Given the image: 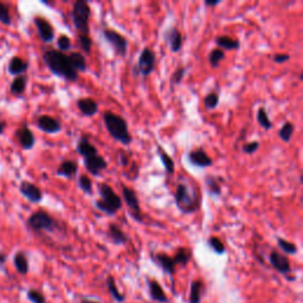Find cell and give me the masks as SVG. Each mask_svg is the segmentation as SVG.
Wrapping results in <instances>:
<instances>
[{"label":"cell","mask_w":303,"mask_h":303,"mask_svg":"<svg viewBox=\"0 0 303 303\" xmlns=\"http://www.w3.org/2000/svg\"><path fill=\"white\" fill-rule=\"evenodd\" d=\"M259 141L257 140H253V141H250V142H245L244 144L242 146V152L246 156H252V154H255L257 150L259 149Z\"/></svg>","instance_id":"obj_45"},{"label":"cell","mask_w":303,"mask_h":303,"mask_svg":"<svg viewBox=\"0 0 303 303\" xmlns=\"http://www.w3.org/2000/svg\"><path fill=\"white\" fill-rule=\"evenodd\" d=\"M121 191H122L123 200H125L126 205L128 207V212L130 214V217H132L135 221H137V223H142L143 221L142 212H141L140 202H139V198H137L136 192L134 191L133 188H130L127 185L123 184V182L121 184Z\"/></svg>","instance_id":"obj_9"},{"label":"cell","mask_w":303,"mask_h":303,"mask_svg":"<svg viewBox=\"0 0 303 303\" xmlns=\"http://www.w3.org/2000/svg\"><path fill=\"white\" fill-rule=\"evenodd\" d=\"M79 44L80 48L82 49L86 55H90L91 48H93V40H91L89 34H79Z\"/></svg>","instance_id":"obj_41"},{"label":"cell","mask_w":303,"mask_h":303,"mask_svg":"<svg viewBox=\"0 0 303 303\" xmlns=\"http://www.w3.org/2000/svg\"><path fill=\"white\" fill-rule=\"evenodd\" d=\"M37 127L47 134H57L62 130V123L50 115H42L37 120Z\"/></svg>","instance_id":"obj_18"},{"label":"cell","mask_w":303,"mask_h":303,"mask_svg":"<svg viewBox=\"0 0 303 303\" xmlns=\"http://www.w3.org/2000/svg\"><path fill=\"white\" fill-rule=\"evenodd\" d=\"M192 259V250L188 248H179L173 256L175 266H180L185 268Z\"/></svg>","instance_id":"obj_31"},{"label":"cell","mask_w":303,"mask_h":303,"mask_svg":"<svg viewBox=\"0 0 303 303\" xmlns=\"http://www.w3.org/2000/svg\"><path fill=\"white\" fill-rule=\"evenodd\" d=\"M77 172H79V164H77V161L68 159L62 161L61 165H59L57 168V171H56V174H57L58 177H63L72 180V179L76 177Z\"/></svg>","instance_id":"obj_21"},{"label":"cell","mask_w":303,"mask_h":303,"mask_svg":"<svg viewBox=\"0 0 303 303\" xmlns=\"http://www.w3.org/2000/svg\"><path fill=\"white\" fill-rule=\"evenodd\" d=\"M205 292V284L200 278L193 280L190 284L188 303H202L203 295Z\"/></svg>","instance_id":"obj_25"},{"label":"cell","mask_w":303,"mask_h":303,"mask_svg":"<svg viewBox=\"0 0 303 303\" xmlns=\"http://www.w3.org/2000/svg\"><path fill=\"white\" fill-rule=\"evenodd\" d=\"M19 191L30 203L38 204L43 200V192H42V190L37 185L32 184V182L22 181L19 186Z\"/></svg>","instance_id":"obj_16"},{"label":"cell","mask_w":303,"mask_h":303,"mask_svg":"<svg viewBox=\"0 0 303 303\" xmlns=\"http://www.w3.org/2000/svg\"><path fill=\"white\" fill-rule=\"evenodd\" d=\"M186 159H187V163L190 165L198 168H207L213 165L212 158L202 147L190 150L187 156H186Z\"/></svg>","instance_id":"obj_11"},{"label":"cell","mask_w":303,"mask_h":303,"mask_svg":"<svg viewBox=\"0 0 303 303\" xmlns=\"http://www.w3.org/2000/svg\"><path fill=\"white\" fill-rule=\"evenodd\" d=\"M0 23L4 24L6 26L11 25L12 24L11 13H10L8 5H5L4 3H0Z\"/></svg>","instance_id":"obj_44"},{"label":"cell","mask_w":303,"mask_h":303,"mask_svg":"<svg viewBox=\"0 0 303 303\" xmlns=\"http://www.w3.org/2000/svg\"><path fill=\"white\" fill-rule=\"evenodd\" d=\"M294 132H295L294 123H291L290 121H287L283 123V126H282L281 129L278 130V136H280V139L283 141V142L288 143L291 141Z\"/></svg>","instance_id":"obj_35"},{"label":"cell","mask_w":303,"mask_h":303,"mask_svg":"<svg viewBox=\"0 0 303 303\" xmlns=\"http://www.w3.org/2000/svg\"><path fill=\"white\" fill-rule=\"evenodd\" d=\"M83 166L86 167V170L89 172L91 175H94V177H98V175H101L102 172H103L104 170H107L108 163L103 157L100 156V154H96V156L84 158Z\"/></svg>","instance_id":"obj_13"},{"label":"cell","mask_w":303,"mask_h":303,"mask_svg":"<svg viewBox=\"0 0 303 303\" xmlns=\"http://www.w3.org/2000/svg\"><path fill=\"white\" fill-rule=\"evenodd\" d=\"M16 136L19 141V144L24 150H31L36 143V137H34L32 130L29 127L24 126L22 128L17 129Z\"/></svg>","instance_id":"obj_20"},{"label":"cell","mask_w":303,"mask_h":303,"mask_svg":"<svg viewBox=\"0 0 303 303\" xmlns=\"http://www.w3.org/2000/svg\"><path fill=\"white\" fill-rule=\"evenodd\" d=\"M207 245H209V248L212 250L214 253H217V255H224L225 252H226V248H225L223 241L219 237H217V236H212V237H210L207 239Z\"/></svg>","instance_id":"obj_39"},{"label":"cell","mask_w":303,"mask_h":303,"mask_svg":"<svg viewBox=\"0 0 303 303\" xmlns=\"http://www.w3.org/2000/svg\"><path fill=\"white\" fill-rule=\"evenodd\" d=\"M107 237L115 245H126L130 241L129 236L115 223H110L108 225Z\"/></svg>","instance_id":"obj_19"},{"label":"cell","mask_w":303,"mask_h":303,"mask_svg":"<svg viewBox=\"0 0 303 303\" xmlns=\"http://www.w3.org/2000/svg\"><path fill=\"white\" fill-rule=\"evenodd\" d=\"M6 258H8V257H6L5 253L3 252V251H0V266H3V264H5Z\"/></svg>","instance_id":"obj_50"},{"label":"cell","mask_w":303,"mask_h":303,"mask_svg":"<svg viewBox=\"0 0 303 303\" xmlns=\"http://www.w3.org/2000/svg\"><path fill=\"white\" fill-rule=\"evenodd\" d=\"M27 225L34 232H47V234H56L61 231L62 226L58 220H56L47 211L38 210L33 212L27 219Z\"/></svg>","instance_id":"obj_5"},{"label":"cell","mask_w":303,"mask_h":303,"mask_svg":"<svg viewBox=\"0 0 303 303\" xmlns=\"http://www.w3.org/2000/svg\"><path fill=\"white\" fill-rule=\"evenodd\" d=\"M256 119H257V122H258V125L262 127L264 130H270L273 128V121H271V119L269 118V114H268L267 109L264 107H260L258 108V110L256 112Z\"/></svg>","instance_id":"obj_34"},{"label":"cell","mask_w":303,"mask_h":303,"mask_svg":"<svg viewBox=\"0 0 303 303\" xmlns=\"http://www.w3.org/2000/svg\"><path fill=\"white\" fill-rule=\"evenodd\" d=\"M214 43H216L218 49H220L224 52L235 51L241 48V42L230 36H225V34H223V36H217L216 40H214Z\"/></svg>","instance_id":"obj_26"},{"label":"cell","mask_w":303,"mask_h":303,"mask_svg":"<svg viewBox=\"0 0 303 303\" xmlns=\"http://www.w3.org/2000/svg\"><path fill=\"white\" fill-rule=\"evenodd\" d=\"M204 104H205V108L209 109V110H213L218 107L219 104V95L217 93H209L204 98Z\"/></svg>","instance_id":"obj_42"},{"label":"cell","mask_w":303,"mask_h":303,"mask_svg":"<svg viewBox=\"0 0 303 303\" xmlns=\"http://www.w3.org/2000/svg\"><path fill=\"white\" fill-rule=\"evenodd\" d=\"M77 184H79V187L83 193H86L88 196H91L94 193L93 190V181L86 174L80 175L79 180H77Z\"/></svg>","instance_id":"obj_40"},{"label":"cell","mask_w":303,"mask_h":303,"mask_svg":"<svg viewBox=\"0 0 303 303\" xmlns=\"http://www.w3.org/2000/svg\"><path fill=\"white\" fill-rule=\"evenodd\" d=\"M34 25L37 27L38 34H40L41 40L44 42V43H51L55 40V30L54 26L51 25L50 22H48L44 17H34L33 19Z\"/></svg>","instance_id":"obj_15"},{"label":"cell","mask_w":303,"mask_h":303,"mask_svg":"<svg viewBox=\"0 0 303 303\" xmlns=\"http://www.w3.org/2000/svg\"><path fill=\"white\" fill-rule=\"evenodd\" d=\"M105 284H107L109 294H110L111 298L114 299L115 302H118V303H123V302H125L126 296H125V294H122V292L119 290L118 284H116V281H115L114 276L109 275V276L107 277V280H105Z\"/></svg>","instance_id":"obj_29"},{"label":"cell","mask_w":303,"mask_h":303,"mask_svg":"<svg viewBox=\"0 0 303 303\" xmlns=\"http://www.w3.org/2000/svg\"><path fill=\"white\" fill-rule=\"evenodd\" d=\"M76 152L83 158V159L84 158H89V157H93V156H96V154H98L97 148L90 142L89 137H88L87 135H84V134L83 135H81L79 141H77Z\"/></svg>","instance_id":"obj_23"},{"label":"cell","mask_w":303,"mask_h":303,"mask_svg":"<svg viewBox=\"0 0 303 303\" xmlns=\"http://www.w3.org/2000/svg\"><path fill=\"white\" fill-rule=\"evenodd\" d=\"M101 33L103 40L114 50L115 55H118L121 58H125L127 54H128V41H127V38L122 36L121 33H119L118 31L111 29H103Z\"/></svg>","instance_id":"obj_7"},{"label":"cell","mask_w":303,"mask_h":303,"mask_svg":"<svg viewBox=\"0 0 303 303\" xmlns=\"http://www.w3.org/2000/svg\"><path fill=\"white\" fill-rule=\"evenodd\" d=\"M161 36H163L164 43L167 45V48L170 49V51L173 52V54H177V52H179L182 49L184 38H182L180 30L177 29L175 26H168L166 30H164Z\"/></svg>","instance_id":"obj_10"},{"label":"cell","mask_w":303,"mask_h":303,"mask_svg":"<svg viewBox=\"0 0 303 303\" xmlns=\"http://www.w3.org/2000/svg\"><path fill=\"white\" fill-rule=\"evenodd\" d=\"M70 65L77 72H84L87 70V59L81 52H71L68 56Z\"/></svg>","instance_id":"obj_30"},{"label":"cell","mask_w":303,"mask_h":303,"mask_svg":"<svg viewBox=\"0 0 303 303\" xmlns=\"http://www.w3.org/2000/svg\"><path fill=\"white\" fill-rule=\"evenodd\" d=\"M76 105L81 111V114L83 116H87V118L95 116L98 112V103L90 97L80 98V100L76 102Z\"/></svg>","instance_id":"obj_24"},{"label":"cell","mask_w":303,"mask_h":303,"mask_svg":"<svg viewBox=\"0 0 303 303\" xmlns=\"http://www.w3.org/2000/svg\"><path fill=\"white\" fill-rule=\"evenodd\" d=\"M157 56L149 48H144L137 59V64L134 68V75H140L142 77H148L156 70Z\"/></svg>","instance_id":"obj_8"},{"label":"cell","mask_w":303,"mask_h":303,"mask_svg":"<svg viewBox=\"0 0 303 303\" xmlns=\"http://www.w3.org/2000/svg\"><path fill=\"white\" fill-rule=\"evenodd\" d=\"M43 61L55 76L61 77L66 82H76L79 80V72L72 69L68 56L63 52L55 49L45 50L43 52Z\"/></svg>","instance_id":"obj_1"},{"label":"cell","mask_w":303,"mask_h":303,"mask_svg":"<svg viewBox=\"0 0 303 303\" xmlns=\"http://www.w3.org/2000/svg\"><path fill=\"white\" fill-rule=\"evenodd\" d=\"M224 59H225V52L218 48L213 49V50L209 54V56H207V61H209V64L212 69L218 68Z\"/></svg>","instance_id":"obj_36"},{"label":"cell","mask_w":303,"mask_h":303,"mask_svg":"<svg viewBox=\"0 0 303 303\" xmlns=\"http://www.w3.org/2000/svg\"><path fill=\"white\" fill-rule=\"evenodd\" d=\"M276 242H277L278 248L283 251L284 255H296L298 251L297 245H296L295 243L287 241V239H284L282 237H276Z\"/></svg>","instance_id":"obj_37"},{"label":"cell","mask_w":303,"mask_h":303,"mask_svg":"<svg viewBox=\"0 0 303 303\" xmlns=\"http://www.w3.org/2000/svg\"><path fill=\"white\" fill-rule=\"evenodd\" d=\"M205 187H206V192L207 195L210 197H212V198H219L221 196V193H223V180H221L220 178L216 177V175H206L205 177Z\"/></svg>","instance_id":"obj_22"},{"label":"cell","mask_w":303,"mask_h":303,"mask_svg":"<svg viewBox=\"0 0 303 303\" xmlns=\"http://www.w3.org/2000/svg\"><path fill=\"white\" fill-rule=\"evenodd\" d=\"M72 47V43H71V40L68 36H65V34H62V36L58 37L57 40V48H58V51H61L64 54V52L69 51L70 49Z\"/></svg>","instance_id":"obj_46"},{"label":"cell","mask_w":303,"mask_h":303,"mask_svg":"<svg viewBox=\"0 0 303 303\" xmlns=\"http://www.w3.org/2000/svg\"><path fill=\"white\" fill-rule=\"evenodd\" d=\"M103 123L107 128L109 135H110L115 141H118L123 146H129L132 143L133 137L129 133L128 123L126 119L121 115H118L116 112L107 110L102 115Z\"/></svg>","instance_id":"obj_3"},{"label":"cell","mask_w":303,"mask_h":303,"mask_svg":"<svg viewBox=\"0 0 303 303\" xmlns=\"http://www.w3.org/2000/svg\"><path fill=\"white\" fill-rule=\"evenodd\" d=\"M187 71H188V66H179V68H177V70L172 73L171 80H170V86L172 89H173L174 87L180 86V84L182 83V81H184L186 72Z\"/></svg>","instance_id":"obj_38"},{"label":"cell","mask_w":303,"mask_h":303,"mask_svg":"<svg viewBox=\"0 0 303 303\" xmlns=\"http://www.w3.org/2000/svg\"><path fill=\"white\" fill-rule=\"evenodd\" d=\"M90 17L91 9L89 3L86 0H76L72 5L71 18L73 26L81 34H89L90 32Z\"/></svg>","instance_id":"obj_6"},{"label":"cell","mask_w":303,"mask_h":303,"mask_svg":"<svg viewBox=\"0 0 303 303\" xmlns=\"http://www.w3.org/2000/svg\"><path fill=\"white\" fill-rule=\"evenodd\" d=\"M98 195H100V199L96 200L94 205L100 212L109 217H114L122 209L121 197L116 195L110 185L105 182L98 185Z\"/></svg>","instance_id":"obj_4"},{"label":"cell","mask_w":303,"mask_h":303,"mask_svg":"<svg viewBox=\"0 0 303 303\" xmlns=\"http://www.w3.org/2000/svg\"><path fill=\"white\" fill-rule=\"evenodd\" d=\"M174 202L182 214H192L200 209L202 197L195 186L187 182H179L175 187Z\"/></svg>","instance_id":"obj_2"},{"label":"cell","mask_w":303,"mask_h":303,"mask_svg":"<svg viewBox=\"0 0 303 303\" xmlns=\"http://www.w3.org/2000/svg\"><path fill=\"white\" fill-rule=\"evenodd\" d=\"M119 163L122 167H127L129 166L130 164V156L128 153H126L125 150H121L119 153Z\"/></svg>","instance_id":"obj_47"},{"label":"cell","mask_w":303,"mask_h":303,"mask_svg":"<svg viewBox=\"0 0 303 303\" xmlns=\"http://www.w3.org/2000/svg\"><path fill=\"white\" fill-rule=\"evenodd\" d=\"M298 79H299V81L303 80V73L302 72H299V77H298Z\"/></svg>","instance_id":"obj_53"},{"label":"cell","mask_w":303,"mask_h":303,"mask_svg":"<svg viewBox=\"0 0 303 303\" xmlns=\"http://www.w3.org/2000/svg\"><path fill=\"white\" fill-rule=\"evenodd\" d=\"M27 68H29V63L24 61L23 58L18 57V56L12 57L9 63V72L16 77L25 75Z\"/></svg>","instance_id":"obj_28"},{"label":"cell","mask_w":303,"mask_h":303,"mask_svg":"<svg viewBox=\"0 0 303 303\" xmlns=\"http://www.w3.org/2000/svg\"><path fill=\"white\" fill-rule=\"evenodd\" d=\"M26 84H27V76L22 75L16 77L15 80L12 81L11 83V94L16 95V96H19V95H23L26 90Z\"/></svg>","instance_id":"obj_33"},{"label":"cell","mask_w":303,"mask_h":303,"mask_svg":"<svg viewBox=\"0 0 303 303\" xmlns=\"http://www.w3.org/2000/svg\"><path fill=\"white\" fill-rule=\"evenodd\" d=\"M147 287L150 299L159 303H170V298H168L167 294L165 292L164 288L161 287V284L157 280L147 277Z\"/></svg>","instance_id":"obj_17"},{"label":"cell","mask_w":303,"mask_h":303,"mask_svg":"<svg viewBox=\"0 0 303 303\" xmlns=\"http://www.w3.org/2000/svg\"><path fill=\"white\" fill-rule=\"evenodd\" d=\"M269 262L271 267H273L278 274L284 275V276H287V275H289L292 271L290 260H289V258L284 253H281L280 251H277V250H271L269 255Z\"/></svg>","instance_id":"obj_12"},{"label":"cell","mask_w":303,"mask_h":303,"mask_svg":"<svg viewBox=\"0 0 303 303\" xmlns=\"http://www.w3.org/2000/svg\"><path fill=\"white\" fill-rule=\"evenodd\" d=\"M5 127H6V123L4 121H0V135H2V134L4 133Z\"/></svg>","instance_id":"obj_51"},{"label":"cell","mask_w":303,"mask_h":303,"mask_svg":"<svg viewBox=\"0 0 303 303\" xmlns=\"http://www.w3.org/2000/svg\"><path fill=\"white\" fill-rule=\"evenodd\" d=\"M26 296L32 303H47L45 295L41 290H38V289H30V290L27 291Z\"/></svg>","instance_id":"obj_43"},{"label":"cell","mask_w":303,"mask_h":303,"mask_svg":"<svg viewBox=\"0 0 303 303\" xmlns=\"http://www.w3.org/2000/svg\"><path fill=\"white\" fill-rule=\"evenodd\" d=\"M150 258L158 267H160L164 270V273L170 275L171 277L174 276L175 271H177V266H175L173 257H171L166 252H157L152 253Z\"/></svg>","instance_id":"obj_14"},{"label":"cell","mask_w":303,"mask_h":303,"mask_svg":"<svg viewBox=\"0 0 303 303\" xmlns=\"http://www.w3.org/2000/svg\"><path fill=\"white\" fill-rule=\"evenodd\" d=\"M81 303H100V302L94 301V299H89V298H82L81 299Z\"/></svg>","instance_id":"obj_52"},{"label":"cell","mask_w":303,"mask_h":303,"mask_svg":"<svg viewBox=\"0 0 303 303\" xmlns=\"http://www.w3.org/2000/svg\"><path fill=\"white\" fill-rule=\"evenodd\" d=\"M290 59V55L288 54H275L273 56V61L277 64H283V63L288 62Z\"/></svg>","instance_id":"obj_48"},{"label":"cell","mask_w":303,"mask_h":303,"mask_svg":"<svg viewBox=\"0 0 303 303\" xmlns=\"http://www.w3.org/2000/svg\"><path fill=\"white\" fill-rule=\"evenodd\" d=\"M157 153L160 158L161 164H163L165 168V172H166L168 175H173L175 172V164L173 158H172L170 154L165 150V148L159 143H157Z\"/></svg>","instance_id":"obj_27"},{"label":"cell","mask_w":303,"mask_h":303,"mask_svg":"<svg viewBox=\"0 0 303 303\" xmlns=\"http://www.w3.org/2000/svg\"><path fill=\"white\" fill-rule=\"evenodd\" d=\"M13 264H15L16 270L20 275H26L29 273V260H27V257L24 252L19 251L16 253L15 258H13Z\"/></svg>","instance_id":"obj_32"},{"label":"cell","mask_w":303,"mask_h":303,"mask_svg":"<svg viewBox=\"0 0 303 303\" xmlns=\"http://www.w3.org/2000/svg\"><path fill=\"white\" fill-rule=\"evenodd\" d=\"M220 0H214V2H211V0H205V6H207V8H216V6H218L220 4Z\"/></svg>","instance_id":"obj_49"}]
</instances>
